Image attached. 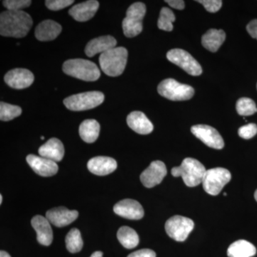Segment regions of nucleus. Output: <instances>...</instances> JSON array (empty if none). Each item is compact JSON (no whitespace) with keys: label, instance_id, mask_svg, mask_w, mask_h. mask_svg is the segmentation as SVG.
<instances>
[{"label":"nucleus","instance_id":"c756f323","mask_svg":"<svg viewBox=\"0 0 257 257\" xmlns=\"http://www.w3.org/2000/svg\"><path fill=\"white\" fill-rule=\"evenodd\" d=\"M21 114L22 109L20 106L12 105L3 101L0 103V119L2 121H10L20 116Z\"/></svg>","mask_w":257,"mask_h":257},{"label":"nucleus","instance_id":"9b49d317","mask_svg":"<svg viewBox=\"0 0 257 257\" xmlns=\"http://www.w3.org/2000/svg\"><path fill=\"white\" fill-rule=\"evenodd\" d=\"M193 135L211 148L221 150L224 146V140L216 128L209 125L198 124L191 128Z\"/></svg>","mask_w":257,"mask_h":257},{"label":"nucleus","instance_id":"f257e3e1","mask_svg":"<svg viewBox=\"0 0 257 257\" xmlns=\"http://www.w3.org/2000/svg\"><path fill=\"white\" fill-rule=\"evenodd\" d=\"M33 25L28 13L23 11L6 10L0 15V34L2 36L23 38Z\"/></svg>","mask_w":257,"mask_h":257},{"label":"nucleus","instance_id":"b1692460","mask_svg":"<svg viewBox=\"0 0 257 257\" xmlns=\"http://www.w3.org/2000/svg\"><path fill=\"white\" fill-rule=\"evenodd\" d=\"M226 34L222 30L211 29L202 36L203 47L210 52H215L224 43Z\"/></svg>","mask_w":257,"mask_h":257},{"label":"nucleus","instance_id":"ddd939ff","mask_svg":"<svg viewBox=\"0 0 257 257\" xmlns=\"http://www.w3.org/2000/svg\"><path fill=\"white\" fill-rule=\"evenodd\" d=\"M34 80V74L27 69H14L10 70L5 76V82L7 84L16 89H23L30 87Z\"/></svg>","mask_w":257,"mask_h":257},{"label":"nucleus","instance_id":"473e14b6","mask_svg":"<svg viewBox=\"0 0 257 257\" xmlns=\"http://www.w3.org/2000/svg\"><path fill=\"white\" fill-rule=\"evenodd\" d=\"M74 3L73 0H47L45 5L49 10L58 11L70 6Z\"/></svg>","mask_w":257,"mask_h":257},{"label":"nucleus","instance_id":"1a4fd4ad","mask_svg":"<svg viewBox=\"0 0 257 257\" xmlns=\"http://www.w3.org/2000/svg\"><path fill=\"white\" fill-rule=\"evenodd\" d=\"M194 221L184 216L176 215L167 221L165 230L172 239L177 241H184L194 229Z\"/></svg>","mask_w":257,"mask_h":257},{"label":"nucleus","instance_id":"20e7f679","mask_svg":"<svg viewBox=\"0 0 257 257\" xmlns=\"http://www.w3.org/2000/svg\"><path fill=\"white\" fill-rule=\"evenodd\" d=\"M62 69L67 75L87 82H94L101 75L99 69L94 62L83 59H73L66 61Z\"/></svg>","mask_w":257,"mask_h":257},{"label":"nucleus","instance_id":"a211bd4d","mask_svg":"<svg viewBox=\"0 0 257 257\" xmlns=\"http://www.w3.org/2000/svg\"><path fill=\"white\" fill-rule=\"evenodd\" d=\"M99 7V2L89 0L74 5L69 10V13L76 21L87 22L95 15Z\"/></svg>","mask_w":257,"mask_h":257},{"label":"nucleus","instance_id":"c9c22d12","mask_svg":"<svg viewBox=\"0 0 257 257\" xmlns=\"http://www.w3.org/2000/svg\"><path fill=\"white\" fill-rule=\"evenodd\" d=\"M127 257H156V253L149 248H143L130 253Z\"/></svg>","mask_w":257,"mask_h":257},{"label":"nucleus","instance_id":"f03ea898","mask_svg":"<svg viewBox=\"0 0 257 257\" xmlns=\"http://www.w3.org/2000/svg\"><path fill=\"white\" fill-rule=\"evenodd\" d=\"M128 52L124 47H115L101 54L99 64L101 70L109 77L121 75L126 67Z\"/></svg>","mask_w":257,"mask_h":257},{"label":"nucleus","instance_id":"37998d69","mask_svg":"<svg viewBox=\"0 0 257 257\" xmlns=\"http://www.w3.org/2000/svg\"><path fill=\"white\" fill-rule=\"evenodd\" d=\"M41 140H45V137H41Z\"/></svg>","mask_w":257,"mask_h":257},{"label":"nucleus","instance_id":"79ce46f5","mask_svg":"<svg viewBox=\"0 0 257 257\" xmlns=\"http://www.w3.org/2000/svg\"><path fill=\"white\" fill-rule=\"evenodd\" d=\"M3 195H0V204H2V203H3Z\"/></svg>","mask_w":257,"mask_h":257},{"label":"nucleus","instance_id":"4468645a","mask_svg":"<svg viewBox=\"0 0 257 257\" xmlns=\"http://www.w3.org/2000/svg\"><path fill=\"white\" fill-rule=\"evenodd\" d=\"M115 214L125 219L139 220L145 214L143 206L134 199H126L116 203L114 207Z\"/></svg>","mask_w":257,"mask_h":257},{"label":"nucleus","instance_id":"f8f14e48","mask_svg":"<svg viewBox=\"0 0 257 257\" xmlns=\"http://www.w3.org/2000/svg\"><path fill=\"white\" fill-rule=\"evenodd\" d=\"M167 173L165 163L161 161H155L140 175V180L145 187L152 188L162 182Z\"/></svg>","mask_w":257,"mask_h":257},{"label":"nucleus","instance_id":"393cba45","mask_svg":"<svg viewBox=\"0 0 257 257\" xmlns=\"http://www.w3.org/2000/svg\"><path fill=\"white\" fill-rule=\"evenodd\" d=\"M256 253V248L252 243L243 239L231 243L227 250L229 257H251Z\"/></svg>","mask_w":257,"mask_h":257},{"label":"nucleus","instance_id":"bb28decb","mask_svg":"<svg viewBox=\"0 0 257 257\" xmlns=\"http://www.w3.org/2000/svg\"><path fill=\"white\" fill-rule=\"evenodd\" d=\"M116 236L120 243L128 249L136 247L140 242L138 233L128 226L120 227Z\"/></svg>","mask_w":257,"mask_h":257},{"label":"nucleus","instance_id":"e433bc0d","mask_svg":"<svg viewBox=\"0 0 257 257\" xmlns=\"http://www.w3.org/2000/svg\"><path fill=\"white\" fill-rule=\"evenodd\" d=\"M246 30L251 37L257 40V20L250 22L246 26Z\"/></svg>","mask_w":257,"mask_h":257},{"label":"nucleus","instance_id":"c03bdc74","mask_svg":"<svg viewBox=\"0 0 257 257\" xmlns=\"http://www.w3.org/2000/svg\"><path fill=\"white\" fill-rule=\"evenodd\" d=\"M256 88H257V85H256Z\"/></svg>","mask_w":257,"mask_h":257},{"label":"nucleus","instance_id":"cd10ccee","mask_svg":"<svg viewBox=\"0 0 257 257\" xmlns=\"http://www.w3.org/2000/svg\"><path fill=\"white\" fill-rule=\"evenodd\" d=\"M66 246L71 253H77L82 250L83 240L79 229L74 228L69 231L65 238Z\"/></svg>","mask_w":257,"mask_h":257},{"label":"nucleus","instance_id":"2eb2a0df","mask_svg":"<svg viewBox=\"0 0 257 257\" xmlns=\"http://www.w3.org/2000/svg\"><path fill=\"white\" fill-rule=\"evenodd\" d=\"M26 160L34 172L42 177H52L58 172L57 163L45 157L30 155L27 157Z\"/></svg>","mask_w":257,"mask_h":257},{"label":"nucleus","instance_id":"f704fd0d","mask_svg":"<svg viewBox=\"0 0 257 257\" xmlns=\"http://www.w3.org/2000/svg\"><path fill=\"white\" fill-rule=\"evenodd\" d=\"M197 2L202 4L209 13H216L222 6V1L220 0H199Z\"/></svg>","mask_w":257,"mask_h":257},{"label":"nucleus","instance_id":"7c9ffc66","mask_svg":"<svg viewBox=\"0 0 257 257\" xmlns=\"http://www.w3.org/2000/svg\"><path fill=\"white\" fill-rule=\"evenodd\" d=\"M236 111L241 116H250L256 112V105L249 98H240L236 102Z\"/></svg>","mask_w":257,"mask_h":257},{"label":"nucleus","instance_id":"9d476101","mask_svg":"<svg viewBox=\"0 0 257 257\" xmlns=\"http://www.w3.org/2000/svg\"><path fill=\"white\" fill-rule=\"evenodd\" d=\"M167 57L172 62L192 76H199L202 73L200 64L187 51L173 49L167 52Z\"/></svg>","mask_w":257,"mask_h":257},{"label":"nucleus","instance_id":"aec40b11","mask_svg":"<svg viewBox=\"0 0 257 257\" xmlns=\"http://www.w3.org/2000/svg\"><path fill=\"white\" fill-rule=\"evenodd\" d=\"M126 122L132 130L140 135H149L154 130L151 121L142 111H135L130 113Z\"/></svg>","mask_w":257,"mask_h":257},{"label":"nucleus","instance_id":"72a5a7b5","mask_svg":"<svg viewBox=\"0 0 257 257\" xmlns=\"http://www.w3.org/2000/svg\"><path fill=\"white\" fill-rule=\"evenodd\" d=\"M257 133V126L253 123L244 125L239 128L238 134L239 137L244 140H249V139L253 138Z\"/></svg>","mask_w":257,"mask_h":257},{"label":"nucleus","instance_id":"c85d7f7f","mask_svg":"<svg viewBox=\"0 0 257 257\" xmlns=\"http://www.w3.org/2000/svg\"><path fill=\"white\" fill-rule=\"evenodd\" d=\"M175 15L172 10L167 8H162L157 23L159 29L167 32L172 31L173 23L175 21Z\"/></svg>","mask_w":257,"mask_h":257},{"label":"nucleus","instance_id":"ea45409f","mask_svg":"<svg viewBox=\"0 0 257 257\" xmlns=\"http://www.w3.org/2000/svg\"><path fill=\"white\" fill-rule=\"evenodd\" d=\"M0 257H11L9 253L5 251H0Z\"/></svg>","mask_w":257,"mask_h":257},{"label":"nucleus","instance_id":"412c9836","mask_svg":"<svg viewBox=\"0 0 257 257\" xmlns=\"http://www.w3.org/2000/svg\"><path fill=\"white\" fill-rule=\"evenodd\" d=\"M62 32V26L53 20H47L37 25L35 37L42 42L55 40Z\"/></svg>","mask_w":257,"mask_h":257},{"label":"nucleus","instance_id":"423d86ee","mask_svg":"<svg viewBox=\"0 0 257 257\" xmlns=\"http://www.w3.org/2000/svg\"><path fill=\"white\" fill-rule=\"evenodd\" d=\"M104 100L102 92L92 91L68 96L64 99V104L69 110L85 111L100 105Z\"/></svg>","mask_w":257,"mask_h":257},{"label":"nucleus","instance_id":"7ed1b4c3","mask_svg":"<svg viewBox=\"0 0 257 257\" xmlns=\"http://www.w3.org/2000/svg\"><path fill=\"white\" fill-rule=\"evenodd\" d=\"M206 172L207 170L200 162L195 159L186 158L179 167L172 168L171 172L175 177H182L187 187H194L202 183Z\"/></svg>","mask_w":257,"mask_h":257},{"label":"nucleus","instance_id":"a878e982","mask_svg":"<svg viewBox=\"0 0 257 257\" xmlns=\"http://www.w3.org/2000/svg\"><path fill=\"white\" fill-rule=\"evenodd\" d=\"M100 125L95 119H87L79 126V133L83 141L93 143L99 138Z\"/></svg>","mask_w":257,"mask_h":257},{"label":"nucleus","instance_id":"4c0bfd02","mask_svg":"<svg viewBox=\"0 0 257 257\" xmlns=\"http://www.w3.org/2000/svg\"><path fill=\"white\" fill-rule=\"evenodd\" d=\"M165 2L175 9L182 10L185 7L183 0H166Z\"/></svg>","mask_w":257,"mask_h":257},{"label":"nucleus","instance_id":"6ab92c4d","mask_svg":"<svg viewBox=\"0 0 257 257\" xmlns=\"http://www.w3.org/2000/svg\"><path fill=\"white\" fill-rule=\"evenodd\" d=\"M87 167L88 170L94 175L105 176L112 173L116 170L117 163L111 157H96L88 162Z\"/></svg>","mask_w":257,"mask_h":257},{"label":"nucleus","instance_id":"a19ab883","mask_svg":"<svg viewBox=\"0 0 257 257\" xmlns=\"http://www.w3.org/2000/svg\"><path fill=\"white\" fill-rule=\"evenodd\" d=\"M254 198H255V199H256V201L257 202V189L256 190V192H255V193H254Z\"/></svg>","mask_w":257,"mask_h":257},{"label":"nucleus","instance_id":"4be33fe9","mask_svg":"<svg viewBox=\"0 0 257 257\" xmlns=\"http://www.w3.org/2000/svg\"><path fill=\"white\" fill-rule=\"evenodd\" d=\"M116 45V40L114 37L106 35L93 39L88 42L85 47L86 55L89 57H94L96 54H103L106 51L115 48Z\"/></svg>","mask_w":257,"mask_h":257},{"label":"nucleus","instance_id":"58836bf2","mask_svg":"<svg viewBox=\"0 0 257 257\" xmlns=\"http://www.w3.org/2000/svg\"><path fill=\"white\" fill-rule=\"evenodd\" d=\"M90 257H103V253L101 251H95V252L92 253Z\"/></svg>","mask_w":257,"mask_h":257},{"label":"nucleus","instance_id":"5701e85b","mask_svg":"<svg viewBox=\"0 0 257 257\" xmlns=\"http://www.w3.org/2000/svg\"><path fill=\"white\" fill-rule=\"evenodd\" d=\"M39 154L40 157H45L53 162H60L64 155L63 144L58 139H50L45 145L40 147Z\"/></svg>","mask_w":257,"mask_h":257},{"label":"nucleus","instance_id":"39448f33","mask_svg":"<svg viewBox=\"0 0 257 257\" xmlns=\"http://www.w3.org/2000/svg\"><path fill=\"white\" fill-rule=\"evenodd\" d=\"M146 6L143 3L132 5L126 11V18L122 22L123 32L125 36H138L143 31V21L146 14Z\"/></svg>","mask_w":257,"mask_h":257},{"label":"nucleus","instance_id":"f3484780","mask_svg":"<svg viewBox=\"0 0 257 257\" xmlns=\"http://www.w3.org/2000/svg\"><path fill=\"white\" fill-rule=\"evenodd\" d=\"M50 221L46 217L37 215L32 218V227L37 233V239L40 244L50 246L53 240V232L51 227Z\"/></svg>","mask_w":257,"mask_h":257},{"label":"nucleus","instance_id":"2f4dec72","mask_svg":"<svg viewBox=\"0 0 257 257\" xmlns=\"http://www.w3.org/2000/svg\"><path fill=\"white\" fill-rule=\"evenodd\" d=\"M3 5L10 11H21L24 8H28L32 4L30 0H5Z\"/></svg>","mask_w":257,"mask_h":257},{"label":"nucleus","instance_id":"0eeeda50","mask_svg":"<svg viewBox=\"0 0 257 257\" xmlns=\"http://www.w3.org/2000/svg\"><path fill=\"white\" fill-rule=\"evenodd\" d=\"M157 91L161 96L172 101L189 100L194 94L191 86L179 83L174 79H167L161 82Z\"/></svg>","mask_w":257,"mask_h":257},{"label":"nucleus","instance_id":"dca6fc26","mask_svg":"<svg viewBox=\"0 0 257 257\" xmlns=\"http://www.w3.org/2000/svg\"><path fill=\"white\" fill-rule=\"evenodd\" d=\"M78 211L69 210L65 207H57L47 211L46 218L57 227H63L73 222L78 217Z\"/></svg>","mask_w":257,"mask_h":257},{"label":"nucleus","instance_id":"6e6552de","mask_svg":"<svg viewBox=\"0 0 257 257\" xmlns=\"http://www.w3.org/2000/svg\"><path fill=\"white\" fill-rule=\"evenodd\" d=\"M231 179V173L226 169L218 167L208 170L203 179V188L210 195H218Z\"/></svg>","mask_w":257,"mask_h":257}]
</instances>
